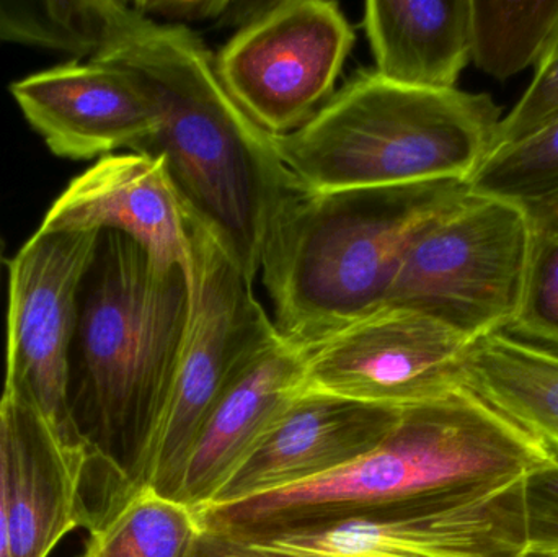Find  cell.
Masks as SVG:
<instances>
[{
  "label": "cell",
  "mask_w": 558,
  "mask_h": 557,
  "mask_svg": "<svg viewBox=\"0 0 558 557\" xmlns=\"http://www.w3.org/2000/svg\"><path fill=\"white\" fill-rule=\"evenodd\" d=\"M490 95L432 90L360 72L275 149L304 192L469 183L497 143Z\"/></svg>",
  "instance_id": "obj_5"
},
{
  "label": "cell",
  "mask_w": 558,
  "mask_h": 557,
  "mask_svg": "<svg viewBox=\"0 0 558 557\" xmlns=\"http://www.w3.org/2000/svg\"><path fill=\"white\" fill-rule=\"evenodd\" d=\"M199 557H242L238 553L229 552V549L219 548V546L211 545V543H203L202 556Z\"/></svg>",
  "instance_id": "obj_31"
},
{
  "label": "cell",
  "mask_w": 558,
  "mask_h": 557,
  "mask_svg": "<svg viewBox=\"0 0 558 557\" xmlns=\"http://www.w3.org/2000/svg\"><path fill=\"white\" fill-rule=\"evenodd\" d=\"M524 480L477 502L416 500L234 545L275 557H521L526 553Z\"/></svg>",
  "instance_id": "obj_10"
},
{
  "label": "cell",
  "mask_w": 558,
  "mask_h": 557,
  "mask_svg": "<svg viewBox=\"0 0 558 557\" xmlns=\"http://www.w3.org/2000/svg\"><path fill=\"white\" fill-rule=\"evenodd\" d=\"M134 9L150 20H166L167 25L218 20L226 0H143L134 2Z\"/></svg>",
  "instance_id": "obj_26"
},
{
  "label": "cell",
  "mask_w": 558,
  "mask_h": 557,
  "mask_svg": "<svg viewBox=\"0 0 558 557\" xmlns=\"http://www.w3.org/2000/svg\"><path fill=\"white\" fill-rule=\"evenodd\" d=\"M472 192L523 206L558 192V121L520 143L492 149L471 182Z\"/></svg>",
  "instance_id": "obj_22"
},
{
  "label": "cell",
  "mask_w": 558,
  "mask_h": 557,
  "mask_svg": "<svg viewBox=\"0 0 558 557\" xmlns=\"http://www.w3.org/2000/svg\"><path fill=\"white\" fill-rule=\"evenodd\" d=\"M302 355L278 329L262 340L229 376L186 458L177 500L206 509L235 468L299 396Z\"/></svg>",
  "instance_id": "obj_15"
},
{
  "label": "cell",
  "mask_w": 558,
  "mask_h": 557,
  "mask_svg": "<svg viewBox=\"0 0 558 557\" xmlns=\"http://www.w3.org/2000/svg\"><path fill=\"white\" fill-rule=\"evenodd\" d=\"M521 209L526 213L534 231L558 238V192Z\"/></svg>",
  "instance_id": "obj_29"
},
{
  "label": "cell",
  "mask_w": 558,
  "mask_h": 557,
  "mask_svg": "<svg viewBox=\"0 0 558 557\" xmlns=\"http://www.w3.org/2000/svg\"><path fill=\"white\" fill-rule=\"evenodd\" d=\"M94 59L126 69L140 84L156 126L133 153L162 164L186 219L254 283L275 221L302 190L274 136L226 90L211 52L185 26L133 7L110 48Z\"/></svg>",
  "instance_id": "obj_2"
},
{
  "label": "cell",
  "mask_w": 558,
  "mask_h": 557,
  "mask_svg": "<svg viewBox=\"0 0 558 557\" xmlns=\"http://www.w3.org/2000/svg\"><path fill=\"white\" fill-rule=\"evenodd\" d=\"M462 383L547 448L558 450V353L505 332L474 340Z\"/></svg>",
  "instance_id": "obj_18"
},
{
  "label": "cell",
  "mask_w": 558,
  "mask_h": 557,
  "mask_svg": "<svg viewBox=\"0 0 558 557\" xmlns=\"http://www.w3.org/2000/svg\"><path fill=\"white\" fill-rule=\"evenodd\" d=\"M558 25V0H471V61L495 78L539 62Z\"/></svg>",
  "instance_id": "obj_21"
},
{
  "label": "cell",
  "mask_w": 558,
  "mask_h": 557,
  "mask_svg": "<svg viewBox=\"0 0 558 557\" xmlns=\"http://www.w3.org/2000/svg\"><path fill=\"white\" fill-rule=\"evenodd\" d=\"M354 33L338 3L278 0L215 59L226 90L270 136L292 133L333 90Z\"/></svg>",
  "instance_id": "obj_9"
},
{
  "label": "cell",
  "mask_w": 558,
  "mask_h": 557,
  "mask_svg": "<svg viewBox=\"0 0 558 557\" xmlns=\"http://www.w3.org/2000/svg\"><path fill=\"white\" fill-rule=\"evenodd\" d=\"M504 332L558 353V238L534 231L523 301Z\"/></svg>",
  "instance_id": "obj_23"
},
{
  "label": "cell",
  "mask_w": 558,
  "mask_h": 557,
  "mask_svg": "<svg viewBox=\"0 0 558 557\" xmlns=\"http://www.w3.org/2000/svg\"><path fill=\"white\" fill-rule=\"evenodd\" d=\"M558 121V59L536 69L534 81L498 124L495 147L520 143Z\"/></svg>",
  "instance_id": "obj_24"
},
{
  "label": "cell",
  "mask_w": 558,
  "mask_h": 557,
  "mask_svg": "<svg viewBox=\"0 0 558 557\" xmlns=\"http://www.w3.org/2000/svg\"><path fill=\"white\" fill-rule=\"evenodd\" d=\"M192 307V277L100 231L77 294L65 411L82 455L78 529L97 532L146 486Z\"/></svg>",
  "instance_id": "obj_1"
},
{
  "label": "cell",
  "mask_w": 558,
  "mask_h": 557,
  "mask_svg": "<svg viewBox=\"0 0 558 557\" xmlns=\"http://www.w3.org/2000/svg\"><path fill=\"white\" fill-rule=\"evenodd\" d=\"M549 461L541 441L461 383L436 398L403 405L390 434L348 467L198 513L206 540L234 545L396 504L477 502Z\"/></svg>",
  "instance_id": "obj_3"
},
{
  "label": "cell",
  "mask_w": 558,
  "mask_h": 557,
  "mask_svg": "<svg viewBox=\"0 0 558 557\" xmlns=\"http://www.w3.org/2000/svg\"><path fill=\"white\" fill-rule=\"evenodd\" d=\"M189 221V219H186ZM192 307L146 486L177 499L186 458L235 366L277 330L254 283L218 241L189 221Z\"/></svg>",
  "instance_id": "obj_7"
},
{
  "label": "cell",
  "mask_w": 558,
  "mask_h": 557,
  "mask_svg": "<svg viewBox=\"0 0 558 557\" xmlns=\"http://www.w3.org/2000/svg\"><path fill=\"white\" fill-rule=\"evenodd\" d=\"M12 557H48L77 523V471L45 415L0 396Z\"/></svg>",
  "instance_id": "obj_16"
},
{
  "label": "cell",
  "mask_w": 558,
  "mask_h": 557,
  "mask_svg": "<svg viewBox=\"0 0 558 557\" xmlns=\"http://www.w3.org/2000/svg\"><path fill=\"white\" fill-rule=\"evenodd\" d=\"M471 193L465 182L298 193L275 221L260 275L278 332L308 346L386 306L407 252Z\"/></svg>",
  "instance_id": "obj_4"
},
{
  "label": "cell",
  "mask_w": 558,
  "mask_h": 557,
  "mask_svg": "<svg viewBox=\"0 0 558 557\" xmlns=\"http://www.w3.org/2000/svg\"><path fill=\"white\" fill-rule=\"evenodd\" d=\"M130 12L131 3L117 0L0 2V41L87 61L110 48Z\"/></svg>",
  "instance_id": "obj_20"
},
{
  "label": "cell",
  "mask_w": 558,
  "mask_h": 557,
  "mask_svg": "<svg viewBox=\"0 0 558 557\" xmlns=\"http://www.w3.org/2000/svg\"><path fill=\"white\" fill-rule=\"evenodd\" d=\"M400 412L337 396H295L208 507L264 496L348 467L390 434Z\"/></svg>",
  "instance_id": "obj_12"
},
{
  "label": "cell",
  "mask_w": 558,
  "mask_h": 557,
  "mask_svg": "<svg viewBox=\"0 0 558 557\" xmlns=\"http://www.w3.org/2000/svg\"><path fill=\"white\" fill-rule=\"evenodd\" d=\"M100 231L38 229L9 262L3 398L35 405L81 474L82 455L65 411L68 356L77 294Z\"/></svg>",
  "instance_id": "obj_8"
},
{
  "label": "cell",
  "mask_w": 558,
  "mask_h": 557,
  "mask_svg": "<svg viewBox=\"0 0 558 557\" xmlns=\"http://www.w3.org/2000/svg\"><path fill=\"white\" fill-rule=\"evenodd\" d=\"M5 241H3L2 234H0V288H2L3 270H5Z\"/></svg>",
  "instance_id": "obj_32"
},
{
  "label": "cell",
  "mask_w": 558,
  "mask_h": 557,
  "mask_svg": "<svg viewBox=\"0 0 558 557\" xmlns=\"http://www.w3.org/2000/svg\"><path fill=\"white\" fill-rule=\"evenodd\" d=\"M364 32L376 72L413 88H456L471 61V0H369Z\"/></svg>",
  "instance_id": "obj_17"
},
{
  "label": "cell",
  "mask_w": 558,
  "mask_h": 557,
  "mask_svg": "<svg viewBox=\"0 0 558 557\" xmlns=\"http://www.w3.org/2000/svg\"><path fill=\"white\" fill-rule=\"evenodd\" d=\"M474 340L418 311L383 306L308 346L299 395L366 404H416L461 385Z\"/></svg>",
  "instance_id": "obj_11"
},
{
  "label": "cell",
  "mask_w": 558,
  "mask_h": 557,
  "mask_svg": "<svg viewBox=\"0 0 558 557\" xmlns=\"http://www.w3.org/2000/svg\"><path fill=\"white\" fill-rule=\"evenodd\" d=\"M39 229H97L128 235L163 268L192 277V238L162 164L144 154L101 157L75 177Z\"/></svg>",
  "instance_id": "obj_14"
},
{
  "label": "cell",
  "mask_w": 558,
  "mask_h": 557,
  "mask_svg": "<svg viewBox=\"0 0 558 557\" xmlns=\"http://www.w3.org/2000/svg\"><path fill=\"white\" fill-rule=\"evenodd\" d=\"M278 0H226L225 10L218 19L219 25L238 26L239 29L257 22L274 9Z\"/></svg>",
  "instance_id": "obj_27"
},
{
  "label": "cell",
  "mask_w": 558,
  "mask_h": 557,
  "mask_svg": "<svg viewBox=\"0 0 558 557\" xmlns=\"http://www.w3.org/2000/svg\"><path fill=\"white\" fill-rule=\"evenodd\" d=\"M205 540L196 510L144 486L90 533L78 557H199Z\"/></svg>",
  "instance_id": "obj_19"
},
{
  "label": "cell",
  "mask_w": 558,
  "mask_h": 557,
  "mask_svg": "<svg viewBox=\"0 0 558 557\" xmlns=\"http://www.w3.org/2000/svg\"><path fill=\"white\" fill-rule=\"evenodd\" d=\"M0 557H12V523L7 499L5 431L0 414Z\"/></svg>",
  "instance_id": "obj_28"
},
{
  "label": "cell",
  "mask_w": 558,
  "mask_h": 557,
  "mask_svg": "<svg viewBox=\"0 0 558 557\" xmlns=\"http://www.w3.org/2000/svg\"><path fill=\"white\" fill-rule=\"evenodd\" d=\"M211 545H213V543H211ZM219 548H221V546H219ZM229 552H231V549H229ZM234 553H238V552H234ZM238 555H241L242 557H275V556L245 555V553H238Z\"/></svg>",
  "instance_id": "obj_34"
},
{
  "label": "cell",
  "mask_w": 558,
  "mask_h": 557,
  "mask_svg": "<svg viewBox=\"0 0 558 557\" xmlns=\"http://www.w3.org/2000/svg\"><path fill=\"white\" fill-rule=\"evenodd\" d=\"M521 557H558V553H534V552H526Z\"/></svg>",
  "instance_id": "obj_33"
},
{
  "label": "cell",
  "mask_w": 558,
  "mask_h": 557,
  "mask_svg": "<svg viewBox=\"0 0 558 557\" xmlns=\"http://www.w3.org/2000/svg\"><path fill=\"white\" fill-rule=\"evenodd\" d=\"M10 92L48 149L64 159L133 153L156 126L140 84L110 62L71 59L13 82Z\"/></svg>",
  "instance_id": "obj_13"
},
{
  "label": "cell",
  "mask_w": 558,
  "mask_h": 557,
  "mask_svg": "<svg viewBox=\"0 0 558 557\" xmlns=\"http://www.w3.org/2000/svg\"><path fill=\"white\" fill-rule=\"evenodd\" d=\"M533 239L520 206L471 189L415 239L386 306L418 311L471 340L504 332L523 301Z\"/></svg>",
  "instance_id": "obj_6"
},
{
  "label": "cell",
  "mask_w": 558,
  "mask_h": 557,
  "mask_svg": "<svg viewBox=\"0 0 558 557\" xmlns=\"http://www.w3.org/2000/svg\"><path fill=\"white\" fill-rule=\"evenodd\" d=\"M550 458H553V461H557L558 463V450L549 451Z\"/></svg>",
  "instance_id": "obj_35"
},
{
  "label": "cell",
  "mask_w": 558,
  "mask_h": 557,
  "mask_svg": "<svg viewBox=\"0 0 558 557\" xmlns=\"http://www.w3.org/2000/svg\"><path fill=\"white\" fill-rule=\"evenodd\" d=\"M526 552L558 553V463L537 468L524 477Z\"/></svg>",
  "instance_id": "obj_25"
},
{
  "label": "cell",
  "mask_w": 558,
  "mask_h": 557,
  "mask_svg": "<svg viewBox=\"0 0 558 557\" xmlns=\"http://www.w3.org/2000/svg\"><path fill=\"white\" fill-rule=\"evenodd\" d=\"M556 59H558V25L556 32L550 36L549 43H547L539 62H537V69L546 68L547 64L556 61Z\"/></svg>",
  "instance_id": "obj_30"
}]
</instances>
